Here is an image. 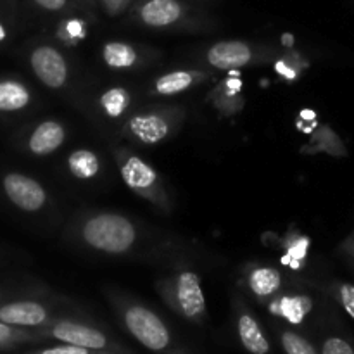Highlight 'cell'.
I'll list each match as a JSON object with an SVG mask.
<instances>
[{
	"mask_svg": "<svg viewBox=\"0 0 354 354\" xmlns=\"http://www.w3.org/2000/svg\"><path fill=\"white\" fill-rule=\"evenodd\" d=\"M106 296L121 327L147 351L154 354H194L173 335L168 324L144 303L120 290H107Z\"/></svg>",
	"mask_w": 354,
	"mask_h": 354,
	"instance_id": "cell-1",
	"label": "cell"
},
{
	"mask_svg": "<svg viewBox=\"0 0 354 354\" xmlns=\"http://www.w3.org/2000/svg\"><path fill=\"white\" fill-rule=\"evenodd\" d=\"M76 235L88 249L111 256L127 254L138 239L133 221L118 213L90 214L80 223Z\"/></svg>",
	"mask_w": 354,
	"mask_h": 354,
	"instance_id": "cell-2",
	"label": "cell"
},
{
	"mask_svg": "<svg viewBox=\"0 0 354 354\" xmlns=\"http://www.w3.org/2000/svg\"><path fill=\"white\" fill-rule=\"evenodd\" d=\"M156 290L166 306L194 325H203L207 318V303L201 279L194 270H176L156 282Z\"/></svg>",
	"mask_w": 354,
	"mask_h": 354,
	"instance_id": "cell-3",
	"label": "cell"
},
{
	"mask_svg": "<svg viewBox=\"0 0 354 354\" xmlns=\"http://www.w3.org/2000/svg\"><path fill=\"white\" fill-rule=\"evenodd\" d=\"M185 111L178 106H156L138 111L123 124L124 138L142 145H158L182 128Z\"/></svg>",
	"mask_w": 354,
	"mask_h": 354,
	"instance_id": "cell-4",
	"label": "cell"
},
{
	"mask_svg": "<svg viewBox=\"0 0 354 354\" xmlns=\"http://www.w3.org/2000/svg\"><path fill=\"white\" fill-rule=\"evenodd\" d=\"M38 334L45 339V342L54 341L62 342V344L100 349V351H131V348L118 341L114 335L100 328L99 325L73 317H59L47 327L38 328Z\"/></svg>",
	"mask_w": 354,
	"mask_h": 354,
	"instance_id": "cell-5",
	"label": "cell"
},
{
	"mask_svg": "<svg viewBox=\"0 0 354 354\" xmlns=\"http://www.w3.org/2000/svg\"><path fill=\"white\" fill-rule=\"evenodd\" d=\"M114 159H116V166L120 169L124 185L131 192L137 194L138 197L145 199L147 203L161 207L162 211H169L171 203H169V196L165 189V183H162L158 171L149 162H145L137 154L123 147H118L114 151Z\"/></svg>",
	"mask_w": 354,
	"mask_h": 354,
	"instance_id": "cell-6",
	"label": "cell"
},
{
	"mask_svg": "<svg viewBox=\"0 0 354 354\" xmlns=\"http://www.w3.org/2000/svg\"><path fill=\"white\" fill-rule=\"evenodd\" d=\"M59 317L62 315L55 313L50 304L35 297H9L0 303V322L12 327L38 330L50 325Z\"/></svg>",
	"mask_w": 354,
	"mask_h": 354,
	"instance_id": "cell-7",
	"label": "cell"
},
{
	"mask_svg": "<svg viewBox=\"0 0 354 354\" xmlns=\"http://www.w3.org/2000/svg\"><path fill=\"white\" fill-rule=\"evenodd\" d=\"M0 190L16 209L33 214L48 204L45 187L33 176L19 171H7L0 176Z\"/></svg>",
	"mask_w": 354,
	"mask_h": 354,
	"instance_id": "cell-8",
	"label": "cell"
},
{
	"mask_svg": "<svg viewBox=\"0 0 354 354\" xmlns=\"http://www.w3.org/2000/svg\"><path fill=\"white\" fill-rule=\"evenodd\" d=\"M30 68L35 78L50 90H59L68 83L69 64L62 52L50 44H38L30 52Z\"/></svg>",
	"mask_w": 354,
	"mask_h": 354,
	"instance_id": "cell-9",
	"label": "cell"
},
{
	"mask_svg": "<svg viewBox=\"0 0 354 354\" xmlns=\"http://www.w3.org/2000/svg\"><path fill=\"white\" fill-rule=\"evenodd\" d=\"M206 61L207 64L220 71H234V69H241L263 61V55L249 41L225 40L209 47V50L206 52Z\"/></svg>",
	"mask_w": 354,
	"mask_h": 354,
	"instance_id": "cell-10",
	"label": "cell"
},
{
	"mask_svg": "<svg viewBox=\"0 0 354 354\" xmlns=\"http://www.w3.org/2000/svg\"><path fill=\"white\" fill-rule=\"evenodd\" d=\"M234 313L235 330H237L239 342L244 348V351L249 354H272V341L263 330L256 315L249 310V306L241 297L235 299Z\"/></svg>",
	"mask_w": 354,
	"mask_h": 354,
	"instance_id": "cell-11",
	"label": "cell"
},
{
	"mask_svg": "<svg viewBox=\"0 0 354 354\" xmlns=\"http://www.w3.org/2000/svg\"><path fill=\"white\" fill-rule=\"evenodd\" d=\"M189 14L180 0H142L133 9V17L147 28L165 30L182 23Z\"/></svg>",
	"mask_w": 354,
	"mask_h": 354,
	"instance_id": "cell-12",
	"label": "cell"
},
{
	"mask_svg": "<svg viewBox=\"0 0 354 354\" xmlns=\"http://www.w3.org/2000/svg\"><path fill=\"white\" fill-rule=\"evenodd\" d=\"M266 308L272 317L286 322L289 327H303L308 317L313 313L315 301L308 294L279 292L266 303Z\"/></svg>",
	"mask_w": 354,
	"mask_h": 354,
	"instance_id": "cell-13",
	"label": "cell"
},
{
	"mask_svg": "<svg viewBox=\"0 0 354 354\" xmlns=\"http://www.w3.org/2000/svg\"><path fill=\"white\" fill-rule=\"evenodd\" d=\"M66 142V128L64 124L55 120H45L35 124L30 133L24 137V149L30 154L44 158V156L54 154L61 149Z\"/></svg>",
	"mask_w": 354,
	"mask_h": 354,
	"instance_id": "cell-14",
	"label": "cell"
},
{
	"mask_svg": "<svg viewBox=\"0 0 354 354\" xmlns=\"http://www.w3.org/2000/svg\"><path fill=\"white\" fill-rule=\"evenodd\" d=\"M33 102V92L16 76H0V116H12L26 111Z\"/></svg>",
	"mask_w": 354,
	"mask_h": 354,
	"instance_id": "cell-15",
	"label": "cell"
},
{
	"mask_svg": "<svg viewBox=\"0 0 354 354\" xmlns=\"http://www.w3.org/2000/svg\"><path fill=\"white\" fill-rule=\"evenodd\" d=\"M207 78H209V75L206 71H201V69H178V71H169L166 75H161L159 78H156L151 92L154 95L162 97L176 95V93L187 92L192 86L201 85Z\"/></svg>",
	"mask_w": 354,
	"mask_h": 354,
	"instance_id": "cell-16",
	"label": "cell"
},
{
	"mask_svg": "<svg viewBox=\"0 0 354 354\" xmlns=\"http://www.w3.org/2000/svg\"><path fill=\"white\" fill-rule=\"evenodd\" d=\"M248 287L259 303H268L282 290V275L272 266H258L248 275Z\"/></svg>",
	"mask_w": 354,
	"mask_h": 354,
	"instance_id": "cell-17",
	"label": "cell"
},
{
	"mask_svg": "<svg viewBox=\"0 0 354 354\" xmlns=\"http://www.w3.org/2000/svg\"><path fill=\"white\" fill-rule=\"evenodd\" d=\"M100 159L90 149H76L68 158V171L76 180H92L99 175Z\"/></svg>",
	"mask_w": 354,
	"mask_h": 354,
	"instance_id": "cell-18",
	"label": "cell"
},
{
	"mask_svg": "<svg viewBox=\"0 0 354 354\" xmlns=\"http://www.w3.org/2000/svg\"><path fill=\"white\" fill-rule=\"evenodd\" d=\"M301 152L304 154H318V152H327L332 156H344V144L341 142V138L335 135L334 130H330L328 127H320L317 128L313 135H311V140L301 149Z\"/></svg>",
	"mask_w": 354,
	"mask_h": 354,
	"instance_id": "cell-19",
	"label": "cell"
},
{
	"mask_svg": "<svg viewBox=\"0 0 354 354\" xmlns=\"http://www.w3.org/2000/svg\"><path fill=\"white\" fill-rule=\"evenodd\" d=\"M102 59L111 69H130L138 62V50L124 41H109L104 45Z\"/></svg>",
	"mask_w": 354,
	"mask_h": 354,
	"instance_id": "cell-20",
	"label": "cell"
},
{
	"mask_svg": "<svg viewBox=\"0 0 354 354\" xmlns=\"http://www.w3.org/2000/svg\"><path fill=\"white\" fill-rule=\"evenodd\" d=\"M241 82L239 80L228 78L227 82L218 86V92L214 93V106L225 114H235L244 106V99L241 97Z\"/></svg>",
	"mask_w": 354,
	"mask_h": 354,
	"instance_id": "cell-21",
	"label": "cell"
},
{
	"mask_svg": "<svg viewBox=\"0 0 354 354\" xmlns=\"http://www.w3.org/2000/svg\"><path fill=\"white\" fill-rule=\"evenodd\" d=\"M41 342H45V339L38 334V330L12 327L0 322V349H12L24 344H41Z\"/></svg>",
	"mask_w": 354,
	"mask_h": 354,
	"instance_id": "cell-22",
	"label": "cell"
},
{
	"mask_svg": "<svg viewBox=\"0 0 354 354\" xmlns=\"http://www.w3.org/2000/svg\"><path fill=\"white\" fill-rule=\"evenodd\" d=\"M277 335H279L280 348L286 354H322L318 346H315L306 335L294 330V328L280 327L277 330Z\"/></svg>",
	"mask_w": 354,
	"mask_h": 354,
	"instance_id": "cell-23",
	"label": "cell"
},
{
	"mask_svg": "<svg viewBox=\"0 0 354 354\" xmlns=\"http://www.w3.org/2000/svg\"><path fill=\"white\" fill-rule=\"evenodd\" d=\"M131 102V95L127 88L123 86H113V88L106 90V92L100 95L99 104L100 109L104 111V114L113 120H118V118L123 116L128 111Z\"/></svg>",
	"mask_w": 354,
	"mask_h": 354,
	"instance_id": "cell-24",
	"label": "cell"
},
{
	"mask_svg": "<svg viewBox=\"0 0 354 354\" xmlns=\"http://www.w3.org/2000/svg\"><path fill=\"white\" fill-rule=\"evenodd\" d=\"M308 249H310V239L301 234H289L283 241V265L294 270H299L304 265Z\"/></svg>",
	"mask_w": 354,
	"mask_h": 354,
	"instance_id": "cell-25",
	"label": "cell"
},
{
	"mask_svg": "<svg viewBox=\"0 0 354 354\" xmlns=\"http://www.w3.org/2000/svg\"><path fill=\"white\" fill-rule=\"evenodd\" d=\"M304 66H306V62L303 61V57L299 54L289 52V54H283L282 57L277 59L273 68H275L277 75L282 76L283 80H287V82H296L303 75Z\"/></svg>",
	"mask_w": 354,
	"mask_h": 354,
	"instance_id": "cell-26",
	"label": "cell"
},
{
	"mask_svg": "<svg viewBox=\"0 0 354 354\" xmlns=\"http://www.w3.org/2000/svg\"><path fill=\"white\" fill-rule=\"evenodd\" d=\"M23 354H137L131 349V351H100V349H90V348H82V346H73V344H62L57 342L54 346H44V348L30 349V351Z\"/></svg>",
	"mask_w": 354,
	"mask_h": 354,
	"instance_id": "cell-27",
	"label": "cell"
},
{
	"mask_svg": "<svg viewBox=\"0 0 354 354\" xmlns=\"http://www.w3.org/2000/svg\"><path fill=\"white\" fill-rule=\"evenodd\" d=\"M318 348H320L322 354H354L353 342L341 334L324 335Z\"/></svg>",
	"mask_w": 354,
	"mask_h": 354,
	"instance_id": "cell-28",
	"label": "cell"
},
{
	"mask_svg": "<svg viewBox=\"0 0 354 354\" xmlns=\"http://www.w3.org/2000/svg\"><path fill=\"white\" fill-rule=\"evenodd\" d=\"M16 16V0H0V45L10 40Z\"/></svg>",
	"mask_w": 354,
	"mask_h": 354,
	"instance_id": "cell-29",
	"label": "cell"
},
{
	"mask_svg": "<svg viewBox=\"0 0 354 354\" xmlns=\"http://www.w3.org/2000/svg\"><path fill=\"white\" fill-rule=\"evenodd\" d=\"M57 37L64 44H76V41L83 40V37H85V23L82 19H75V17L64 19L59 24Z\"/></svg>",
	"mask_w": 354,
	"mask_h": 354,
	"instance_id": "cell-30",
	"label": "cell"
},
{
	"mask_svg": "<svg viewBox=\"0 0 354 354\" xmlns=\"http://www.w3.org/2000/svg\"><path fill=\"white\" fill-rule=\"evenodd\" d=\"M334 297L354 320V283H335Z\"/></svg>",
	"mask_w": 354,
	"mask_h": 354,
	"instance_id": "cell-31",
	"label": "cell"
},
{
	"mask_svg": "<svg viewBox=\"0 0 354 354\" xmlns=\"http://www.w3.org/2000/svg\"><path fill=\"white\" fill-rule=\"evenodd\" d=\"M30 2L45 12H62L68 9L71 0H30Z\"/></svg>",
	"mask_w": 354,
	"mask_h": 354,
	"instance_id": "cell-32",
	"label": "cell"
},
{
	"mask_svg": "<svg viewBox=\"0 0 354 354\" xmlns=\"http://www.w3.org/2000/svg\"><path fill=\"white\" fill-rule=\"evenodd\" d=\"M100 3L109 16H118L130 7L131 0H100Z\"/></svg>",
	"mask_w": 354,
	"mask_h": 354,
	"instance_id": "cell-33",
	"label": "cell"
},
{
	"mask_svg": "<svg viewBox=\"0 0 354 354\" xmlns=\"http://www.w3.org/2000/svg\"><path fill=\"white\" fill-rule=\"evenodd\" d=\"M6 299H9V297H7L6 289H3V287L0 286V303H3V301H6Z\"/></svg>",
	"mask_w": 354,
	"mask_h": 354,
	"instance_id": "cell-34",
	"label": "cell"
},
{
	"mask_svg": "<svg viewBox=\"0 0 354 354\" xmlns=\"http://www.w3.org/2000/svg\"><path fill=\"white\" fill-rule=\"evenodd\" d=\"M88 2H92V0H88Z\"/></svg>",
	"mask_w": 354,
	"mask_h": 354,
	"instance_id": "cell-35",
	"label": "cell"
}]
</instances>
